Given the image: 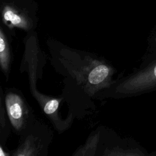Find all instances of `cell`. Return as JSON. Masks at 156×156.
<instances>
[{"label": "cell", "mask_w": 156, "mask_h": 156, "mask_svg": "<svg viewBox=\"0 0 156 156\" xmlns=\"http://www.w3.org/2000/svg\"><path fill=\"white\" fill-rule=\"evenodd\" d=\"M7 112L13 126L17 130L22 129L29 117L28 109L21 97L16 93H9L6 96Z\"/></svg>", "instance_id": "7a4b0ae2"}, {"label": "cell", "mask_w": 156, "mask_h": 156, "mask_svg": "<svg viewBox=\"0 0 156 156\" xmlns=\"http://www.w3.org/2000/svg\"><path fill=\"white\" fill-rule=\"evenodd\" d=\"M156 89V59L130 77L122 86L124 93L136 94Z\"/></svg>", "instance_id": "6da1fadb"}, {"label": "cell", "mask_w": 156, "mask_h": 156, "mask_svg": "<svg viewBox=\"0 0 156 156\" xmlns=\"http://www.w3.org/2000/svg\"><path fill=\"white\" fill-rule=\"evenodd\" d=\"M109 73L108 68L105 65H99L90 72L88 76V81L91 84L101 83L107 77Z\"/></svg>", "instance_id": "5b68a950"}, {"label": "cell", "mask_w": 156, "mask_h": 156, "mask_svg": "<svg viewBox=\"0 0 156 156\" xmlns=\"http://www.w3.org/2000/svg\"><path fill=\"white\" fill-rule=\"evenodd\" d=\"M2 16L4 23L9 27H16L23 29L30 28L29 19L23 13L10 5L4 7Z\"/></svg>", "instance_id": "3957f363"}, {"label": "cell", "mask_w": 156, "mask_h": 156, "mask_svg": "<svg viewBox=\"0 0 156 156\" xmlns=\"http://www.w3.org/2000/svg\"><path fill=\"white\" fill-rule=\"evenodd\" d=\"M0 60L2 68L4 71H7L10 65V50L5 35L2 30H1L0 38Z\"/></svg>", "instance_id": "277c9868"}, {"label": "cell", "mask_w": 156, "mask_h": 156, "mask_svg": "<svg viewBox=\"0 0 156 156\" xmlns=\"http://www.w3.org/2000/svg\"><path fill=\"white\" fill-rule=\"evenodd\" d=\"M59 102L57 99H53L49 101L46 103L44 107V112L47 115H50L56 111L58 107Z\"/></svg>", "instance_id": "8992f818"}, {"label": "cell", "mask_w": 156, "mask_h": 156, "mask_svg": "<svg viewBox=\"0 0 156 156\" xmlns=\"http://www.w3.org/2000/svg\"><path fill=\"white\" fill-rule=\"evenodd\" d=\"M152 44L156 46V34L152 39Z\"/></svg>", "instance_id": "52a82bcc"}]
</instances>
